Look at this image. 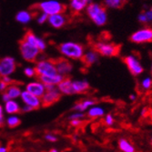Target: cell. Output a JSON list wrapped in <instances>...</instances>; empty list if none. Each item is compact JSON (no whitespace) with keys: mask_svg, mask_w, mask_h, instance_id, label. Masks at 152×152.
<instances>
[{"mask_svg":"<svg viewBox=\"0 0 152 152\" xmlns=\"http://www.w3.org/2000/svg\"><path fill=\"white\" fill-rule=\"evenodd\" d=\"M87 14L91 21L99 26H102L107 22V13L104 5L89 3L87 7Z\"/></svg>","mask_w":152,"mask_h":152,"instance_id":"1","label":"cell"},{"mask_svg":"<svg viewBox=\"0 0 152 152\" xmlns=\"http://www.w3.org/2000/svg\"><path fill=\"white\" fill-rule=\"evenodd\" d=\"M58 49L63 56L72 59H81L85 53L83 46L76 42L62 43L58 47Z\"/></svg>","mask_w":152,"mask_h":152,"instance_id":"2","label":"cell"},{"mask_svg":"<svg viewBox=\"0 0 152 152\" xmlns=\"http://www.w3.org/2000/svg\"><path fill=\"white\" fill-rule=\"evenodd\" d=\"M32 7H36V9L42 11L47 15H54V14L65 13L66 10V6L62 4L56 0H48V1H44L39 4L33 6Z\"/></svg>","mask_w":152,"mask_h":152,"instance_id":"3","label":"cell"},{"mask_svg":"<svg viewBox=\"0 0 152 152\" xmlns=\"http://www.w3.org/2000/svg\"><path fill=\"white\" fill-rule=\"evenodd\" d=\"M93 49L98 52L99 55H101L103 57H116L120 52V46L110 43V42H105V41H100L96 42L93 45Z\"/></svg>","mask_w":152,"mask_h":152,"instance_id":"4","label":"cell"},{"mask_svg":"<svg viewBox=\"0 0 152 152\" xmlns=\"http://www.w3.org/2000/svg\"><path fill=\"white\" fill-rule=\"evenodd\" d=\"M19 49L22 58L27 62H34L40 53V49L31 45L25 39L19 41Z\"/></svg>","mask_w":152,"mask_h":152,"instance_id":"5","label":"cell"},{"mask_svg":"<svg viewBox=\"0 0 152 152\" xmlns=\"http://www.w3.org/2000/svg\"><path fill=\"white\" fill-rule=\"evenodd\" d=\"M36 76H53L58 74V70L54 63L49 60L38 61L35 67Z\"/></svg>","mask_w":152,"mask_h":152,"instance_id":"6","label":"cell"},{"mask_svg":"<svg viewBox=\"0 0 152 152\" xmlns=\"http://www.w3.org/2000/svg\"><path fill=\"white\" fill-rule=\"evenodd\" d=\"M124 63L126 64L129 71L135 77L140 76L143 73L144 71V67L142 64L140 63V59L137 57H135L134 55H129L126 56L123 58Z\"/></svg>","mask_w":152,"mask_h":152,"instance_id":"7","label":"cell"},{"mask_svg":"<svg viewBox=\"0 0 152 152\" xmlns=\"http://www.w3.org/2000/svg\"><path fill=\"white\" fill-rule=\"evenodd\" d=\"M130 41L136 44H143L152 42V28L144 27L135 31L130 36Z\"/></svg>","mask_w":152,"mask_h":152,"instance_id":"8","label":"cell"},{"mask_svg":"<svg viewBox=\"0 0 152 152\" xmlns=\"http://www.w3.org/2000/svg\"><path fill=\"white\" fill-rule=\"evenodd\" d=\"M17 69L16 60L11 57H6L0 59V76H9Z\"/></svg>","mask_w":152,"mask_h":152,"instance_id":"9","label":"cell"},{"mask_svg":"<svg viewBox=\"0 0 152 152\" xmlns=\"http://www.w3.org/2000/svg\"><path fill=\"white\" fill-rule=\"evenodd\" d=\"M61 98V93L54 88L52 90H46L44 95L42 96V100H41V105L44 107H50L55 103L58 102Z\"/></svg>","mask_w":152,"mask_h":152,"instance_id":"10","label":"cell"},{"mask_svg":"<svg viewBox=\"0 0 152 152\" xmlns=\"http://www.w3.org/2000/svg\"><path fill=\"white\" fill-rule=\"evenodd\" d=\"M54 65L56 66L58 73L62 75V76H66L67 74H69L73 68L72 64L66 60V58H56V59H50Z\"/></svg>","mask_w":152,"mask_h":152,"instance_id":"11","label":"cell"},{"mask_svg":"<svg viewBox=\"0 0 152 152\" xmlns=\"http://www.w3.org/2000/svg\"><path fill=\"white\" fill-rule=\"evenodd\" d=\"M21 99L26 105L32 107L34 109H38L41 107L40 99L27 90L21 92Z\"/></svg>","mask_w":152,"mask_h":152,"instance_id":"12","label":"cell"},{"mask_svg":"<svg viewBox=\"0 0 152 152\" xmlns=\"http://www.w3.org/2000/svg\"><path fill=\"white\" fill-rule=\"evenodd\" d=\"M23 39H25L26 41H27V42L30 43L31 45L39 48L40 51H44L46 49V43L44 42V40L36 37V35L31 30H27L24 34Z\"/></svg>","mask_w":152,"mask_h":152,"instance_id":"13","label":"cell"},{"mask_svg":"<svg viewBox=\"0 0 152 152\" xmlns=\"http://www.w3.org/2000/svg\"><path fill=\"white\" fill-rule=\"evenodd\" d=\"M48 23L55 28H61L66 24V18L63 15V13L59 14H54V15L48 16Z\"/></svg>","mask_w":152,"mask_h":152,"instance_id":"14","label":"cell"},{"mask_svg":"<svg viewBox=\"0 0 152 152\" xmlns=\"http://www.w3.org/2000/svg\"><path fill=\"white\" fill-rule=\"evenodd\" d=\"M26 89L32 93L33 95L38 96H42L44 95V93L46 92V88H45V85L42 84V83H39V82H31L29 84L26 85Z\"/></svg>","mask_w":152,"mask_h":152,"instance_id":"15","label":"cell"},{"mask_svg":"<svg viewBox=\"0 0 152 152\" xmlns=\"http://www.w3.org/2000/svg\"><path fill=\"white\" fill-rule=\"evenodd\" d=\"M72 81L73 80H71L69 77H64V79L58 84V90L65 95L75 94Z\"/></svg>","mask_w":152,"mask_h":152,"instance_id":"16","label":"cell"},{"mask_svg":"<svg viewBox=\"0 0 152 152\" xmlns=\"http://www.w3.org/2000/svg\"><path fill=\"white\" fill-rule=\"evenodd\" d=\"M64 76L60 74H56L53 76H39V80L43 83L44 85H58L59 83L64 79Z\"/></svg>","mask_w":152,"mask_h":152,"instance_id":"17","label":"cell"},{"mask_svg":"<svg viewBox=\"0 0 152 152\" xmlns=\"http://www.w3.org/2000/svg\"><path fill=\"white\" fill-rule=\"evenodd\" d=\"M81 60L86 66H90L99 60V53L96 52L94 49L90 50L87 53H84Z\"/></svg>","mask_w":152,"mask_h":152,"instance_id":"18","label":"cell"},{"mask_svg":"<svg viewBox=\"0 0 152 152\" xmlns=\"http://www.w3.org/2000/svg\"><path fill=\"white\" fill-rule=\"evenodd\" d=\"M92 0H70V9L74 14L80 13L83 9H85Z\"/></svg>","mask_w":152,"mask_h":152,"instance_id":"19","label":"cell"},{"mask_svg":"<svg viewBox=\"0 0 152 152\" xmlns=\"http://www.w3.org/2000/svg\"><path fill=\"white\" fill-rule=\"evenodd\" d=\"M73 88L75 90V94H83L88 91L89 84L87 80H74Z\"/></svg>","mask_w":152,"mask_h":152,"instance_id":"20","label":"cell"},{"mask_svg":"<svg viewBox=\"0 0 152 152\" xmlns=\"http://www.w3.org/2000/svg\"><path fill=\"white\" fill-rule=\"evenodd\" d=\"M127 0H103V5L106 8L110 9H120L126 5Z\"/></svg>","mask_w":152,"mask_h":152,"instance_id":"21","label":"cell"},{"mask_svg":"<svg viewBox=\"0 0 152 152\" xmlns=\"http://www.w3.org/2000/svg\"><path fill=\"white\" fill-rule=\"evenodd\" d=\"M96 104V101L94 99H85V100H82L80 102H77L73 109L76 110V111H80V112H84L85 110H87L88 108H89L90 107L94 106Z\"/></svg>","mask_w":152,"mask_h":152,"instance_id":"22","label":"cell"},{"mask_svg":"<svg viewBox=\"0 0 152 152\" xmlns=\"http://www.w3.org/2000/svg\"><path fill=\"white\" fill-rule=\"evenodd\" d=\"M6 93L9 96V98L11 99H17L21 96V90H20V88L18 86V84L8 85L6 88Z\"/></svg>","mask_w":152,"mask_h":152,"instance_id":"23","label":"cell"},{"mask_svg":"<svg viewBox=\"0 0 152 152\" xmlns=\"http://www.w3.org/2000/svg\"><path fill=\"white\" fill-rule=\"evenodd\" d=\"M5 108H6V111L8 113V114H16V113H19L20 112V107L18 105V102H16L15 100H12V99H9L8 101L6 102V106H5Z\"/></svg>","mask_w":152,"mask_h":152,"instance_id":"24","label":"cell"},{"mask_svg":"<svg viewBox=\"0 0 152 152\" xmlns=\"http://www.w3.org/2000/svg\"><path fill=\"white\" fill-rule=\"evenodd\" d=\"M105 114V110L103 107H90L88 112V117L90 118H98L100 117H103Z\"/></svg>","mask_w":152,"mask_h":152,"instance_id":"25","label":"cell"},{"mask_svg":"<svg viewBox=\"0 0 152 152\" xmlns=\"http://www.w3.org/2000/svg\"><path fill=\"white\" fill-rule=\"evenodd\" d=\"M118 148L121 151H124V152H134L135 151L134 146L126 139H120L118 140Z\"/></svg>","mask_w":152,"mask_h":152,"instance_id":"26","label":"cell"},{"mask_svg":"<svg viewBox=\"0 0 152 152\" xmlns=\"http://www.w3.org/2000/svg\"><path fill=\"white\" fill-rule=\"evenodd\" d=\"M32 14L27 12V11H20L17 14L16 16V19L17 21H18L19 23H22V24H26L28 23L31 18H32Z\"/></svg>","mask_w":152,"mask_h":152,"instance_id":"27","label":"cell"},{"mask_svg":"<svg viewBox=\"0 0 152 152\" xmlns=\"http://www.w3.org/2000/svg\"><path fill=\"white\" fill-rule=\"evenodd\" d=\"M137 20L142 24H148L152 22V11L147 10L141 12L139 16H137Z\"/></svg>","mask_w":152,"mask_h":152,"instance_id":"28","label":"cell"},{"mask_svg":"<svg viewBox=\"0 0 152 152\" xmlns=\"http://www.w3.org/2000/svg\"><path fill=\"white\" fill-rule=\"evenodd\" d=\"M20 124H21V120L16 116H12V117L8 118V119H7V125L9 128H12V129L17 128L20 125Z\"/></svg>","mask_w":152,"mask_h":152,"instance_id":"29","label":"cell"},{"mask_svg":"<svg viewBox=\"0 0 152 152\" xmlns=\"http://www.w3.org/2000/svg\"><path fill=\"white\" fill-rule=\"evenodd\" d=\"M151 87H152V78L151 77H147L142 79V81H141V88L144 90H148V89L151 88Z\"/></svg>","mask_w":152,"mask_h":152,"instance_id":"30","label":"cell"},{"mask_svg":"<svg viewBox=\"0 0 152 152\" xmlns=\"http://www.w3.org/2000/svg\"><path fill=\"white\" fill-rule=\"evenodd\" d=\"M103 121H104V124L107 126V127H111L114 125L115 123V118L113 117L112 114H107L103 118Z\"/></svg>","mask_w":152,"mask_h":152,"instance_id":"31","label":"cell"},{"mask_svg":"<svg viewBox=\"0 0 152 152\" xmlns=\"http://www.w3.org/2000/svg\"><path fill=\"white\" fill-rule=\"evenodd\" d=\"M24 74H25L26 77H32L36 76L35 68H32V67H26V68H25Z\"/></svg>","mask_w":152,"mask_h":152,"instance_id":"32","label":"cell"},{"mask_svg":"<svg viewBox=\"0 0 152 152\" xmlns=\"http://www.w3.org/2000/svg\"><path fill=\"white\" fill-rule=\"evenodd\" d=\"M48 15H47V14L43 13L42 15H40V16L38 17L37 22H38V24H44V23L48 20Z\"/></svg>","mask_w":152,"mask_h":152,"instance_id":"33","label":"cell"},{"mask_svg":"<svg viewBox=\"0 0 152 152\" xmlns=\"http://www.w3.org/2000/svg\"><path fill=\"white\" fill-rule=\"evenodd\" d=\"M83 121L79 118H76V119H70V125L72 127H79L82 125Z\"/></svg>","mask_w":152,"mask_h":152,"instance_id":"34","label":"cell"},{"mask_svg":"<svg viewBox=\"0 0 152 152\" xmlns=\"http://www.w3.org/2000/svg\"><path fill=\"white\" fill-rule=\"evenodd\" d=\"M85 118V115L83 112H77V113H74L69 117V119H76V118H79L82 119Z\"/></svg>","mask_w":152,"mask_h":152,"instance_id":"35","label":"cell"},{"mask_svg":"<svg viewBox=\"0 0 152 152\" xmlns=\"http://www.w3.org/2000/svg\"><path fill=\"white\" fill-rule=\"evenodd\" d=\"M7 86L8 85L3 80L2 76H0V92H4L6 90V88H7Z\"/></svg>","mask_w":152,"mask_h":152,"instance_id":"36","label":"cell"},{"mask_svg":"<svg viewBox=\"0 0 152 152\" xmlns=\"http://www.w3.org/2000/svg\"><path fill=\"white\" fill-rule=\"evenodd\" d=\"M45 137H46V140H47L48 141H51V142H55V141H57V140H58L57 137H55V136L52 135V134H48V135L45 136Z\"/></svg>","mask_w":152,"mask_h":152,"instance_id":"37","label":"cell"},{"mask_svg":"<svg viewBox=\"0 0 152 152\" xmlns=\"http://www.w3.org/2000/svg\"><path fill=\"white\" fill-rule=\"evenodd\" d=\"M32 110H34V108L30 106H27V105H26L23 107V111H25V112H29V111H32Z\"/></svg>","mask_w":152,"mask_h":152,"instance_id":"38","label":"cell"},{"mask_svg":"<svg viewBox=\"0 0 152 152\" xmlns=\"http://www.w3.org/2000/svg\"><path fill=\"white\" fill-rule=\"evenodd\" d=\"M2 96H3L2 99H3V100H4L5 102H7V101H8L9 99H11L9 98V96H8V95H7V94L6 92H4V93H3Z\"/></svg>","mask_w":152,"mask_h":152,"instance_id":"39","label":"cell"},{"mask_svg":"<svg viewBox=\"0 0 152 152\" xmlns=\"http://www.w3.org/2000/svg\"><path fill=\"white\" fill-rule=\"evenodd\" d=\"M148 109L147 108H143L142 110H141V113H140V116L141 117H146L147 116V114H148Z\"/></svg>","mask_w":152,"mask_h":152,"instance_id":"40","label":"cell"},{"mask_svg":"<svg viewBox=\"0 0 152 152\" xmlns=\"http://www.w3.org/2000/svg\"><path fill=\"white\" fill-rule=\"evenodd\" d=\"M136 99H137V98H136V95H134V94H131V95L129 96V99L132 100V101H134Z\"/></svg>","mask_w":152,"mask_h":152,"instance_id":"41","label":"cell"},{"mask_svg":"<svg viewBox=\"0 0 152 152\" xmlns=\"http://www.w3.org/2000/svg\"><path fill=\"white\" fill-rule=\"evenodd\" d=\"M7 150V148H6L4 147H0V152H5Z\"/></svg>","mask_w":152,"mask_h":152,"instance_id":"42","label":"cell"},{"mask_svg":"<svg viewBox=\"0 0 152 152\" xmlns=\"http://www.w3.org/2000/svg\"><path fill=\"white\" fill-rule=\"evenodd\" d=\"M150 72H151V75H152V64H151V66H150Z\"/></svg>","mask_w":152,"mask_h":152,"instance_id":"43","label":"cell"},{"mask_svg":"<svg viewBox=\"0 0 152 152\" xmlns=\"http://www.w3.org/2000/svg\"><path fill=\"white\" fill-rule=\"evenodd\" d=\"M148 112H149V114L152 116V109H150V111H148Z\"/></svg>","mask_w":152,"mask_h":152,"instance_id":"44","label":"cell"},{"mask_svg":"<svg viewBox=\"0 0 152 152\" xmlns=\"http://www.w3.org/2000/svg\"><path fill=\"white\" fill-rule=\"evenodd\" d=\"M150 10H151V11H152V7H151V9H150Z\"/></svg>","mask_w":152,"mask_h":152,"instance_id":"45","label":"cell"},{"mask_svg":"<svg viewBox=\"0 0 152 152\" xmlns=\"http://www.w3.org/2000/svg\"><path fill=\"white\" fill-rule=\"evenodd\" d=\"M151 142H152V139H151Z\"/></svg>","mask_w":152,"mask_h":152,"instance_id":"46","label":"cell"}]
</instances>
